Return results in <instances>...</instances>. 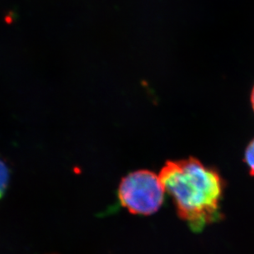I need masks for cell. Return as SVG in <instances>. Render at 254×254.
<instances>
[{"instance_id":"obj_4","label":"cell","mask_w":254,"mask_h":254,"mask_svg":"<svg viewBox=\"0 0 254 254\" xmlns=\"http://www.w3.org/2000/svg\"><path fill=\"white\" fill-rule=\"evenodd\" d=\"M245 162L250 168V173L254 175V139L250 142L245 151Z\"/></svg>"},{"instance_id":"obj_5","label":"cell","mask_w":254,"mask_h":254,"mask_svg":"<svg viewBox=\"0 0 254 254\" xmlns=\"http://www.w3.org/2000/svg\"><path fill=\"white\" fill-rule=\"evenodd\" d=\"M251 101H252L253 109L254 111V87L253 88L252 96H251Z\"/></svg>"},{"instance_id":"obj_2","label":"cell","mask_w":254,"mask_h":254,"mask_svg":"<svg viewBox=\"0 0 254 254\" xmlns=\"http://www.w3.org/2000/svg\"><path fill=\"white\" fill-rule=\"evenodd\" d=\"M164 189L159 176L149 170H137L123 178L118 198L123 207L134 215L156 213L164 202Z\"/></svg>"},{"instance_id":"obj_3","label":"cell","mask_w":254,"mask_h":254,"mask_svg":"<svg viewBox=\"0 0 254 254\" xmlns=\"http://www.w3.org/2000/svg\"><path fill=\"white\" fill-rule=\"evenodd\" d=\"M10 180V170L7 164L0 159V199L7 190Z\"/></svg>"},{"instance_id":"obj_1","label":"cell","mask_w":254,"mask_h":254,"mask_svg":"<svg viewBox=\"0 0 254 254\" xmlns=\"http://www.w3.org/2000/svg\"><path fill=\"white\" fill-rule=\"evenodd\" d=\"M159 176L179 217L192 231L200 232L220 220L223 182L215 169L190 157L167 161Z\"/></svg>"}]
</instances>
